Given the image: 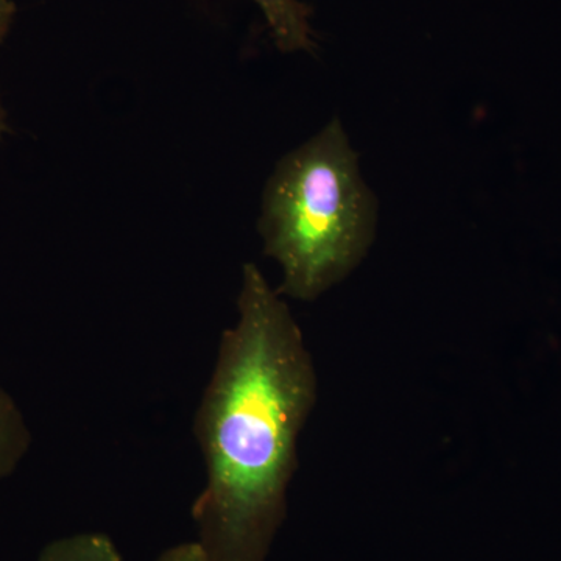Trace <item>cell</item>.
Segmentation results:
<instances>
[{"label":"cell","mask_w":561,"mask_h":561,"mask_svg":"<svg viewBox=\"0 0 561 561\" xmlns=\"http://www.w3.org/2000/svg\"><path fill=\"white\" fill-rule=\"evenodd\" d=\"M16 18V3L13 0H0V44L9 36Z\"/></svg>","instance_id":"cell-7"},{"label":"cell","mask_w":561,"mask_h":561,"mask_svg":"<svg viewBox=\"0 0 561 561\" xmlns=\"http://www.w3.org/2000/svg\"><path fill=\"white\" fill-rule=\"evenodd\" d=\"M376 228L378 201L339 117L284 154L262 192L257 230L265 256L280 267L283 298L316 301L348 278Z\"/></svg>","instance_id":"cell-2"},{"label":"cell","mask_w":561,"mask_h":561,"mask_svg":"<svg viewBox=\"0 0 561 561\" xmlns=\"http://www.w3.org/2000/svg\"><path fill=\"white\" fill-rule=\"evenodd\" d=\"M319 398L300 324L247 262L238 321L221 334L194 432L206 483L192 505L208 561H265L286 522L298 440Z\"/></svg>","instance_id":"cell-1"},{"label":"cell","mask_w":561,"mask_h":561,"mask_svg":"<svg viewBox=\"0 0 561 561\" xmlns=\"http://www.w3.org/2000/svg\"><path fill=\"white\" fill-rule=\"evenodd\" d=\"M31 445L32 432L24 413L0 386V481L18 470Z\"/></svg>","instance_id":"cell-4"},{"label":"cell","mask_w":561,"mask_h":561,"mask_svg":"<svg viewBox=\"0 0 561 561\" xmlns=\"http://www.w3.org/2000/svg\"><path fill=\"white\" fill-rule=\"evenodd\" d=\"M7 131H9V122H7L5 108H3L2 102H0V140L3 139Z\"/></svg>","instance_id":"cell-8"},{"label":"cell","mask_w":561,"mask_h":561,"mask_svg":"<svg viewBox=\"0 0 561 561\" xmlns=\"http://www.w3.org/2000/svg\"><path fill=\"white\" fill-rule=\"evenodd\" d=\"M264 13L279 50L312 51L316 43L309 24L311 9L300 0H254Z\"/></svg>","instance_id":"cell-3"},{"label":"cell","mask_w":561,"mask_h":561,"mask_svg":"<svg viewBox=\"0 0 561 561\" xmlns=\"http://www.w3.org/2000/svg\"><path fill=\"white\" fill-rule=\"evenodd\" d=\"M157 561H208L197 541L181 542L161 553Z\"/></svg>","instance_id":"cell-6"},{"label":"cell","mask_w":561,"mask_h":561,"mask_svg":"<svg viewBox=\"0 0 561 561\" xmlns=\"http://www.w3.org/2000/svg\"><path fill=\"white\" fill-rule=\"evenodd\" d=\"M36 561H124L116 542L99 531H81L54 540Z\"/></svg>","instance_id":"cell-5"}]
</instances>
